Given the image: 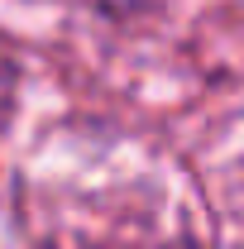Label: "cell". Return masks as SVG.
<instances>
[{"mask_svg":"<svg viewBox=\"0 0 244 249\" xmlns=\"http://www.w3.org/2000/svg\"><path fill=\"white\" fill-rule=\"evenodd\" d=\"M15 82H19V72H15L10 53L0 48V124L10 120V106H15Z\"/></svg>","mask_w":244,"mask_h":249,"instance_id":"6da1fadb","label":"cell"}]
</instances>
